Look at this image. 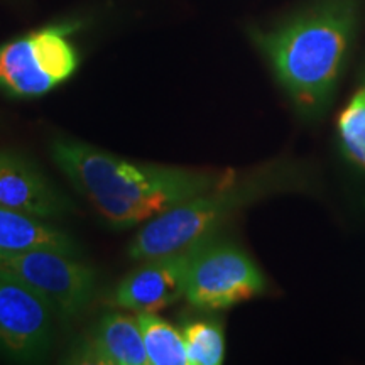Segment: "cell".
Returning <instances> with one entry per match:
<instances>
[{
    "label": "cell",
    "instance_id": "cell-7",
    "mask_svg": "<svg viewBox=\"0 0 365 365\" xmlns=\"http://www.w3.org/2000/svg\"><path fill=\"white\" fill-rule=\"evenodd\" d=\"M54 312L43 296L0 272V350L17 360H36L51 349Z\"/></svg>",
    "mask_w": 365,
    "mask_h": 365
},
{
    "label": "cell",
    "instance_id": "cell-5",
    "mask_svg": "<svg viewBox=\"0 0 365 365\" xmlns=\"http://www.w3.org/2000/svg\"><path fill=\"white\" fill-rule=\"evenodd\" d=\"M0 272L43 296L58 318L75 319L90 307L97 274L76 255L53 249L0 252Z\"/></svg>",
    "mask_w": 365,
    "mask_h": 365
},
{
    "label": "cell",
    "instance_id": "cell-10",
    "mask_svg": "<svg viewBox=\"0 0 365 365\" xmlns=\"http://www.w3.org/2000/svg\"><path fill=\"white\" fill-rule=\"evenodd\" d=\"M70 364L148 365L139 322L124 313H108L73 346Z\"/></svg>",
    "mask_w": 365,
    "mask_h": 365
},
{
    "label": "cell",
    "instance_id": "cell-14",
    "mask_svg": "<svg viewBox=\"0 0 365 365\" xmlns=\"http://www.w3.org/2000/svg\"><path fill=\"white\" fill-rule=\"evenodd\" d=\"M336 132L345 156L365 171V83L340 112Z\"/></svg>",
    "mask_w": 365,
    "mask_h": 365
},
{
    "label": "cell",
    "instance_id": "cell-13",
    "mask_svg": "<svg viewBox=\"0 0 365 365\" xmlns=\"http://www.w3.org/2000/svg\"><path fill=\"white\" fill-rule=\"evenodd\" d=\"M190 365H218L225 357V335L220 322L195 319L182 327Z\"/></svg>",
    "mask_w": 365,
    "mask_h": 365
},
{
    "label": "cell",
    "instance_id": "cell-2",
    "mask_svg": "<svg viewBox=\"0 0 365 365\" xmlns=\"http://www.w3.org/2000/svg\"><path fill=\"white\" fill-rule=\"evenodd\" d=\"M354 4L325 0L255 41L301 117L313 120L330 107L354 33Z\"/></svg>",
    "mask_w": 365,
    "mask_h": 365
},
{
    "label": "cell",
    "instance_id": "cell-4",
    "mask_svg": "<svg viewBox=\"0 0 365 365\" xmlns=\"http://www.w3.org/2000/svg\"><path fill=\"white\" fill-rule=\"evenodd\" d=\"M266 277L234 242L210 237L198 244L186 277L185 298L205 312L225 309L266 293Z\"/></svg>",
    "mask_w": 365,
    "mask_h": 365
},
{
    "label": "cell",
    "instance_id": "cell-9",
    "mask_svg": "<svg viewBox=\"0 0 365 365\" xmlns=\"http://www.w3.org/2000/svg\"><path fill=\"white\" fill-rule=\"evenodd\" d=\"M0 207L44 220L59 218L73 210L33 163L7 150L0 153Z\"/></svg>",
    "mask_w": 365,
    "mask_h": 365
},
{
    "label": "cell",
    "instance_id": "cell-3",
    "mask_svg": "<svg viewBox=\"0 0 365 365\" xmlns=\"http://www.w3.org/2000/svg\"><path fill=\"white\" fill-rule=\"evenodd\" d=\"M307 182L303 168L289 161H274L247 175H237L225 185L145 222L129 245V255L134 261H145L181 252L218 235V230L249 205L266 196L299 190Z\"/></svg>",
    "mask_w": 365,
    "mask_h": 365
},
{
    "label": "cell",
    "instance_id": "cell-6",
    "mask_svg": "<svg viewBox=\"0 0 365 365\" xmlns=\"http://www.w3.org/2000/svg\"><path fill=\"white\" fill-rule=\"evenodd\" d=\"M66 34V27H48L0 46V91L34 98L70 78L78 54Z\"/></svg>",
    "mask_w": 365,
    "mask_h": 365
},
{
    "label": "cell",
    "instance_id": "cell-1",
    "mask_svg": "<svg viewBox=\"0 0 365 365\" xmlns=\"http://www.w3.org/2000/svg\"><path fill=\"white\" fill-rule=\"evenodd\" d=\"M51 156L113 228H130L234 180V171L188 170L125 161L78 140L58 139Z\"/></svg>",
    "mask_w": 365,
    "mask_h": 365
},
{
    "label": "cell",
    "instance_id": "cell-8",
    "mask_svg": "<svg viewBox=\"0 0 365 365\" xmlns=\"http://www.w3.org/2000/svg\"><path fill=\"white\" fill-rule=\"evenodd\" d=\"M198 244L181 252L145 259L118 282L113 304L137 313H156L185 298L190 262Z\"/></svg>",
    "mask_w": 365,
    "mask_h": 365
},
{
    "label": "cell",
    "instance_id": "cell-11",
    "mask_svg": "<svg viewBox=\"0 0 365 365\" xmlns=\"http://www.w3.org/2000/svg\"><path fill=\"white\" fill-rule=\"evenodd\" d=\"M34 249H53L78 255V244L65 230L44 218L0 207V252H24Z\"/></svg>",
    "mask_w": 365,
    "mask_h": 365
},
{
    "label": "cell",
    "instance_id": "cell-12",
    "mask_svg": "<svg viewBox=\"0 0 365 365\" xmlns=\"http://www.w3.org/2000/svg\"><path fill=\"white\" fill-rule=\"evenodd\" d=\"M148 365H190L181 330L154 312L137 314Z\"/></svg>",
    "mask_w": 365,
    "mask_h": 365
}]
</instances>
